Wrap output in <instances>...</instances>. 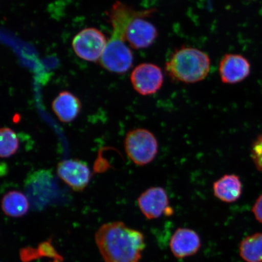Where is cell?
<instances>
[{
  "mask_svg": "<svg viewBox=\"0 0 262 262\" xmlns=\"http://www.w3.org/2000/svg\"><path fill=\"white\" fill-rule=\"evenodd\" d=\"M95 239L105 262H139L146 247L142 232L122 222L101 225Z\"/></svg>",
  "mask_w": 262,
  "mask_h": 262,
  "instance_id": "6da1fadb",
  "label": "cell"
},
{
  "mask_svg": "<svg viewBox=\"0 0 262 262\" xmlns=\"http://www.w3.org/2000/svg\"><path fill=\"white\" fill-rule=\"evenodd\" d=\"M210 58L198 49L185 47L173 54L166 70L173 80L194 83L204 80L210 70Z\"/></svg>",
  "mask_w": 262,
  "mask_h": 262,
  "instance_id": "7a4b0ae2",
  "label": "cell"
},
{
  "mask_svg": "<svg viewBox=\"0 0 262 262\" xmlns=\"http://www.w3.org/2000/svg\"><path fill=\"white\" fill-rule=\"evenodd\" d=\"M125 41V33L113 30L99 60L101 67L117 74H124L129 70L133 64L134 57L132 51Z\"/></svg>",
  "mask_w": 262,
  "mask_h": 262,
  "instance_id": "3957f363",
  "label": "cell"
},
{
  "mask_svg": "<svg viewBox=\"0 0 262 262\" xmlns=\"http://www.w3.org/2000/svg\"><path fill=\"white\" fill-rule=\"evenodd\" d=\"M124 149L129 158L136 165L143 166L152 162L158 153V142L149 130L137 128L127 133Z\"/></svg>",
  "mask_w": 262,
  "mask_h": 262,
  "instance_id": "277c9868",
  "label": "cell"
},
{
  "mask_svg": "<svg viewBox=\"0 0 262 262\" xmlns=\"http://www.w3.org/2000/svg\"><path fill=\"white\" fill-rule=\"evenodd\" d=\"M107 41L98 29L86 28L78 32L73 40V48L78 57L88 61L100 60Z\"/></svg>",
  "mask_w": 262,
  "mask_h": 262,
  "instance_id": "5b68a950",
  "label": "cell"
},
{
  "mask_svg": "<svg viewBox=\"0 0 262 262\" xmlns=\"http://www.w3.org/2000/svg\"><path fill=\"white\" fill-rule=\"evenodd\" d=\"M134 89L142 96L157 93L162 86L163 75L161 69L152 63L140 64L130 75Z\"/></svg>",
  "mask_w": 262,
  "mask_h": 262,
  "instance_id": "8992f818",
  "label": "cell"
},
{
  "mask_svg": "<svg viewBox=\"0 0 262 262\" xmlns=\"http://www.w3.org/2000/svg\"><path fill=\"white\" fill-rule=\"evenodd\" d=\"M59 178L75 191L80 192L87 187L91 172L86 162L78 159L63 160L58 164Z\"/></svg>",
  "mask_w": 262,
  "mask_h": 262,
  "instance_id": "52a82bcc",
  "label": "cell"
},
{
  "mask_svg": "<svg viewBox=\"0 0 262 262\" xmlns=\"http://www.w3.org/2000/svg\"><path fill=\"white\" fill-rule=\"evenodd\" d=\"M138 205L143 214L149 220L158 219L163 214H172L169 199L162 187H152L146 190L138 198Z\"/></svg>",
  "mask_w": 262,
  "mask_h": 262,
  "instance_id": "ba28073f",
  "label": "cell"
},
{
  "mask_svg": "<svg viewBox=\"0 0 262 262\" xmlns=\"http://www.w3.org/2000/svg\"><path fill=\"white\" fill-rule=\"evenodd\" d=\"M146 15L137 16L127 25L125 40L134 49L148 48L158 35V32L151 23L143 19Z\"/></svg>",
  "mask_w": 262,
  "mask_h": 262,
  "instance_id": "9c48e42d",
  "label": "cell"
},
{
  "mask_svg": "<svg viewBox=\"0 0 262 262\" xmlns=\"http://www.w3.org/2000/svg\"><path fill=\"white\" fill-rule=\"evenodd\" d=\"M251 66L247 58L238 54L225 55L221 61L219 73L223 83L235 84L250 75Z\"/></svg>",
  "mask_w": 262,
  "mask_h": 262,
  "instance_id": "30bf717a",
  "label": "cell"
},
{
  "mask_svg": "<svg viewBox=\"0 0 262 262\" xmlns=\"http://www.w3.org/2000/svg\"><path fill=\"white\" fill-rule=\"evenodd\" d=\"M169 246L176 258H184L198 253L201 247V239L192 229L180 228L172 235Z\"/></svg>",
  "mask_w": 262,
  "mask_h": 262,
  "instance_id": "8fae6325",
  "label": "cell"
},
{
  "mask_svg": "<svg viewBox=\"0 0 262 262\" xmlns=\"http://www.w3.org/2000/svg\"><path fill=\"white\" fill-rule=\"evenodd\" d=\"M52 108L58 119L63 123H70L79 115L81 101L75 95L68 91L61 92L52 103Z\"/></svg>",
  "mask_w": 262,
  "mask_h": 262,
  "instance_id": "7c38bea8",
  "label": "cell"
},
{
  "mask_svg": "<svg viewBox=\"0 0 262 262\" xmlns=\"http://www.w3.org/2000/svg\"><path fill=\"white\" fill-rule=\"evenodd\" d=\"M214 194L220 201L232 203L240 198L242 183L239 177L234 174L225 175L213 185Z\"/></svg>",
  "mask_w": 262,
  "mask_h": 262,
  "instance_id": "4fadbf2b",
  "label": "cell"
},
{
  "mask_svg": "<svg viewBox=\"0 0 262 262\" xmlns=\"http://www.w3.org/2000/svg\"><path fill=\"white\" fill-rule=\"evenodd\" d=\"M2 208L5 214L9 217H21L29 211V203L21 192L11 191L3 196Z\"/></svg>",
  "mask_w": 262,
  "mask_h": 262,
  "instance_id": "5bb4252c",
  "label": "cell"
},
{
  "mask_svg": "<svg viewBox=\"0 0 262 262\" xmlns=\"http://www.w3.org/2000/svg\"><path fill=\"white\" fill-rule=\"evenodd\" d=\"M239 252L247 262H262V233L258 232L245 238L241 242Z\"/></svg>",
  "mask_w": 262,
  "mask_h": 262,
  "instance_id": "9a60e30c",
  "label": "cell"
},
{
  "mask_svg": "<svg viewBox=\"0 0 262 262\" xmlns=\"http://www.w3.org/2000/svg\"><path fill=\"white\" fill-rule=\"evenodd\" d=\"M19 148V140L16 133L8 127L0 130V156L9 158L14 155Z\"/></svg>",
  "mask_w": 262,
  "mask_h": 262,
  "instance_id": "2e32d148",
  "label": "cell"
},
{
  "mask_svg": "<svg viewBox=\"0 0 262 262\" xmlns=\"http://www.w3.org/2000/svg\"><path fill=\"white\" fill-rule=\"evenodd\" d=\"M251 157L258 171L262 173V134L257 137L252 146Z\"/></svg>",
  "mask_w": 262,
  "mask_h": 262,
  "instance_id": "e0dca14e",
  "label": "cell"
},
{
  "mask_svg": "<svg viewBox=\"0 0 262 262\" xmlns=\"http://www.w3.org/2000/svg\"><path fill=\"white\" fill-rule=\"evenodd\" d=\"M252 211L256 220L262 224V194L255 201Z\"/></svg>",
  "mask_w": 262,
  "mask_h": 262,
  "instance_id": "ac0fdd59",
  "label": "cell"
}]
</instances>
